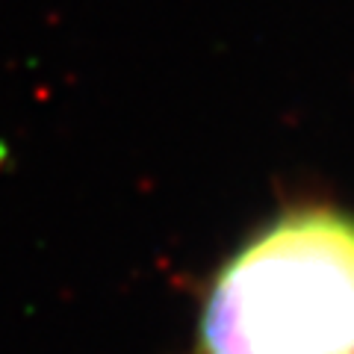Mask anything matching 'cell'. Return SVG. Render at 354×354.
Returning <instances> with one entry per match:
<instances>
[{
  "label": "cell",
  "mask_w": 354,
  "mask_h": 354,
  "mask_svg": "<svg viewBox=\"0 0 354 354\" xmlns=\"http://www.w3.org/2000/svg\"><path fill=\"white\" fill-rule=\"evenodd\" d=\"M198 354H354V218L304 209L218 272Z\"/></svg>",
  "instance_id": "1"
}]
</instances>
